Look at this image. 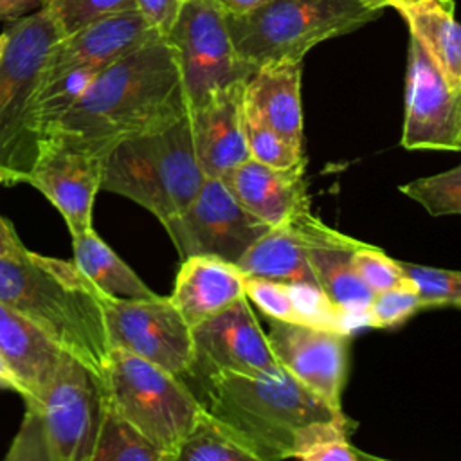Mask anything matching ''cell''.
<instances>
[{
    "label": "cell",
    "mask_w": 461,
    "mask_h": 461,
    "mask_svg": "<svg viewBox=\"0 0 461 461\" xmlns=\"http://www.w3.org/2000/svg\"><path fill=\"white\" fill-rule=\"evenodd\" d=\"M187 113L176 50L157 36L103 67L43 135H59L106 155L115 142Z\"/></svg>",
    "instance_id": "obj_1"
},
{
    "label": "cell",
    "mask_w": 461,
    "mask_h": 461,
    "mask_svg": "<svg viewBox=\"0 0 461 461\" xmlns=\"http://www.w3.org/2000/svg\"><path fill=\"white\" fill-rule=\"evenodd\" d=\"M202 384L203 409L265 461L294 459L321 439L348 436L355 425L286 371L279 376L216 373Z\"/></svg>",
    "instance_id": "obj_2"
},
{
    "label": "cell",
    "mask_w": 461,
    "mask_h": 461,
    "mask_svg": "<svg viewBox=\"0 0 461 461\" xmlns=\"http://www.w3.org/2000/svg\"><path fill=\"white\" fill-rule=\"evenodd\" d=\"M97 294L72 261L29 249L16 258H0V303L101 378L110 344Z\"/></svg>",
    "instance_id": "obj_3"
},
{
    "label": "cell",
    "mask_w": 461,
    "mask_h": 461,
    "mask_svg": "<svg viewBox=\"0 0 461 461\" xmlns=\"http://www.w3.org/2000/svg\"><path fill=\"white\" fill-rule=\"evenodd\" d=\"M203 182L187 113L115 142L104 155L101 189L130 198L162 223L184 211Z\"/></svg>",
    "instance_id": "obj_4"
},
{
    "label": "cell",
    "mask_w": 461,
    "mask_h": 461,
    "mask_svg": "<svg viewBox=\"0 0 461 461\" xmlns=\"http://www.w3.org/2000/svg\"><path fill=\"white\" fill-rule=\"evenodd\" d=\"M0 56V184L25 182L36 162L43 130L36 113V92L45 61L65 36L40 7L16 18L7 29Z\"/></svg>",
    "instance_id": "obj_5"
},
{
    "label": "cell",
    "mask_w": 461,
    "mask_h": 461,
    "mask_svg": "<svg viewBox=\"0 0 461 461\" xmlns=\"http://www.w3.org/2000/svg\"><path fill=\"white\" fill-rule=\"evenodd\" d=\"M380 13L364 0H265L225 18L238 58L254 72L270 61H303L317 43L353 32Z\"/></svg>",
    "instance_id": "obj_6"
},
{
    "label": "cell",
    "mask_w": 461,
    "mask_h": 461,
    "mask_svg": "<svg viewBox=\"0 0 461 461\" xmlns=\"http://www.w3.org/2000/svg\"><path fill=\"white\" fill-rule=\"evenodd\" d=\"M101 382L113 412L166 452L175 450L203 412L182 376L122 349H110Z\"/></svg>",
    "instance_id": "obj_7"
},
{
    "label": "cell",
    "mask_w": 461,
    "mask_h": 461,
    "mask_svg": "<svg viewBox=\"0 0 461 461\" xmlns=\"http://www.w3.org/2000/svg\"><path fill=\"white\" fill-rule=\"evenodd\" d=\"M225 14L214 0H185L164 36L176 50L189 112L220 88L252 74L232 47Z\"/></svg>",
    "instance_id": "obj_8"
},
{
    "label": "cell",
    "mask_w": 461,
    "mask_h": 461,
    "mask_svg": "<svg viewBox=\"0 0 461 461\" xmlns=\"http://www.w3.org/2000/svg\"><path fill=\"white\" fill-rule=\"evenodd\" d=\"M110 349L128 351L184 376L194 364L193 328L173 301L162 295L117 299L97 294Z\"/></svg>",
    "instance_id": "obj_9"
},
{
    "label": "cell",
    "mask_w": 461,
    "mask_h": 461,
    "mask_svg": "<svg viewBox=\"0 0 461 461\" xmlns=\"http://www.w3.org/2000/svg\"><path fill=\"white\" fill-rule=\"evenodd\" d=\"M56 461H88L103 423L106 396L101 378L63 351L36 403Z\"/></svg>",
    "instance_id": "obj_10"
},
{
    "label": "cell",
    "mask_w": 461,
    "mask_h": 461,
    "mask_svg": "<svg viewBox=\"0 0 461 461\" xmlns=\"http://www.w3.org/2000/svg\"><path fill=\"white\" fill-rule=\"evenodd\" d=\"M162 225L180 259L212 256L234 265L270 229L243 209L220 178H205L191 203Z\"/></svg>",
    "instance_id": "obj_11"
},
{
    "label": "cell",
    "mask_w": 461,
    "mask_h": 461,
    "mask_svg": "<svg viewBox=\"0 0 461 461\" xmlns=\"http://www.w3.org/2000/svg\"><path fill=\"white\" fill-rule=\"evenodd\" d=\"M194 364L189 375L202 382L216 373L243 376H279L276 360L247 297L193 328Z\"/></svg>",
    "instance_id": "obj_12"
},
{
    "label": "cell",
    "mask_w": 461,
    "mask_h": 461,
    "mask_svg": "<svg viewBox=\"0 0 461 461\" xmlns=\"http://www.w3.org/2000/svg\"><path fill=\"white\" fill-rule=\"evenodd\" d=\"M400 144L405 149L461 148V90L452 88L416 38H409L405 117Z\"/></svg>",
    "instance_id": "obj_13"
},
{
    "label": "cell",
    "mask_w": 461,
    "mask_h": 461,
    "mask_svg": "<svg viewBox=\"0 0 461 461\" xmlns=\"http://www.w3.org/2000/svg\"><path fill=\"white\" fill-rule=\"evenodd\" d=\"M104 153L47 133L41 139L27 184L36 187L63 216L70 236L92 227L95 194L101 191Z\"/></svg>",
    "instance_id": "obj_14"
},
{
    "label": "cell",
    "mask_w": 461,
    "mask_h": 461,
    "mask_svg": "<svg viewBox=\"0 0 461 461\" xmlns=\"http://www.w3.org/2000/svg\"><path fill=\"white\" fill-rule=\"evenodd\" d=\"M267 339L283 371L328 405L342 409L349 335L272 321Z\"/></svg>",
    "instance_id": "obj_15"
},
{
    "label": "cell",
    "mask_w": 461,
    "mask_h": 461,
    "mask_svg": "<svg viewBox=\"0 0 461 461\" xmlns=\"http://www.w3.org/2000/svg\"><path fill=\"white\" fill-rule=\"evenodd\" d=\"M299 232L317 286L348 319L353 330L366 326V310L373 294L357 276L351 258L358 240L328 227L310 209L288 220Z\"/></svg>",
    "instance_id": "obj_16"
},
{
    "label": "cell",
    "mask_w": 461,
    "mask_h": 461,
    "mask_svg": "<svg viewBox=\"0 0 461 461\" xmlns=\"http://www.w3.org/2000/svg\"><path fill=\"white\" fill-rule=\"evenodd\" d=\"M160 36L137 9H128L97 18L63 36L50 50L40 86L61 74L81 68H103L135 47ZM38 86V88H40Z\"/></svg>",
    "instance_id": "obj_17"
},
{
    "label": "cell",
    "mask_w": 461,
    "mask_h": 461,
    "mask_svg": "<svg viewBox=\"0 0 461 461\" xmlns=\"http://www.w3.org/2000/svg\"><path fill=\"white\" fill-rule=\"evenodd\" d=\"M245 81L220 88L189 112L193 148L205 178H221L229 169L250 158L243 130Z\"/></svg>",
    "instance_id": "obj_18"
},
{
    "label": "cell",
    "mask_w": 461,
    "mask_h": 461,
    "mask_svg": "<svg viewBox=\"0 0 461 461\" xmlns=\"http://www.w3.org/2000/svg\"><path fill=\"white\" fill-rule=\"evenodd\" d=\"M304 167L306 160L288 169H276L247 158L220 180L243 209L274 227L310 209Z\"/></svg>",
    "instance_id": "obj_19"
},
{
    "label": "cell",
    "mask_w": 461,
    "mask_h": 461,
    "mask_svg": "<svg viewBox=\"0 0 461 461\" xmlns=\"http://www.w3.org/2000/svg\"><path fill=\"white\" fill-rule=\"evenodd\" d=\"M243 283L245 274L238 265L212 256H191L182 259L169 299L194 328L245 297Z\"/></svg>",
    "instance_id": "obj_20"
},
{
    "label": "cell",
    "mask_w": 461,
    "mask_h": 461,
    "mask_svg": "<svg viewBox=\"0 0 461 461\" xmlns=\"http://www.w3.org/2000/svg\"><path fill=\"white\" fill-rule=\"evenodd\" d=\"M303 61H270L245 81L243 108L256 113L294 148L303 149Z\"/></svg>",
    "instance_id": "obj_21"
},
{
    "label": "cell",
    "mask_w": 461,
    "mask_h": 461,
    "mask_svg": "<svg viewBox=\"0 0 461 461\" xmlns=\"http://www.w3.org/2000/svg\"><path fill=\"white\" fill-rule=\"evenodd\" d=\"M0 355L27 391L25 403H36L52 380L63 349L40 328L0 303Z\"/></svg>",
    "instance_id": "obj_22"
},
{
    "label": "cell",
    "mask_w": 461,
    "mask_h": 461,
    "mask_svg": "<svg viewBox=\"0 0 461 461\" xmlns=\"http://www.w3.org/2000/svg\"><path fill=\"white\" fill-rule=\"evenodd\" d=\"M394 9L447 83L461 90V27L454 0H411Z\"/></svg>",
    "instance_id": "obj_23"
},
{
    "label": "cell",
    "mask_w": 461,
    "mask_h": 461,
    "mask_svg": "<svg viewBox=\"0 0 461 461\" xmlns=\"http://www.w3.org/2000/svg\"><path fill=\"white\" fill-rule=\"evenodd\" d=\"M236 265L247 277L317 286L304 243L290 221L270 227L249 247Z\"/></svg>",
    "instance_id": "obj_24"
},
{
    "label": "cell",
    "mask_w": 461,
    "mask_h": 461,
    "mask_svg": "<svg viewBox=\"0 0 461 461\" xmlns=\"http://www.w3.org/2000/svg\"><path fill=\"white\" fill-rule=\"evenodd\" d=\"M72 263L104 295L117 299H148L157 295L94 230L72 236Z\"/></svg>",
    "instance_id": "obj_25"
},
{
    "label": "cell",
    "mask_w": 461,
    "mask_h": 461,
    "mask_svg": "<svg viewBox=\"0 0 461 461\" xmlns=\"http://www.w3.org/2000/svg\"><path fill=\"white\" fill-rule=\"evenodd\" d=\"M171 454L173 461H265L205 409Z\"/></svg>",
    "instance_id": "obj_26"
},
{
    "label": "cell",
    "mask_w": 461,
    "mask_h": 461,
    "mask_svg": "<svg viewBox=\"0 0 461 461\" xmlns=\"http://www.w3.org/2000/svg\"><path fill=\"white\" fill-rule=\"evenodd\" d=\"M88 461H173V454L148 441L106 403Z\"/></svg>",
    "instance_id": "obj_27"
},
{
    "label": "cell",
    "mask_w": 461,
    "mask_h": 461,
    "mask_svg": "<svg viewBox=\"0 0 461 461\" xmlns=\"http://www.w3.org/2000/svg\"><path fill=\"white\" fill-rule=\"evenodd\" d=\"M400 270L414 288L421 310L461 304V274L457 270L425 267L407 261H398Z\"/></svg>",
    "instance_id": "obj_28"
},
{
    "label": "cell",
    "mask_w": 461,
    "mask_h": 461,
    "mask_svg": "<svg viewBox=\"0 0 461 461\" xmlns=\"http://www.w3.org/2000/svg\"><path fill=\"white\" fill-rule=\"evenodd\" d=\"M243 130L249 157L276 169H288L304 162L303 149L294 148L277 131L265 124L256 113L243 108Z\"/></svg>",
    "instance_id": "obj_29"
},
{
    "label": "cell",
    "mask_w": 461,
    "mask_h": 461,
    "mask_svg": "<svg viewBox=\"0 0 461 461\" xmlns=\"http://www.w3.org/2000/svg\"><path fill=\"white\" fill-rule=\"evenodd\" d=\"M400 191L421 203L432 216L461 212V167L454 166L443 173L416 178L400 185Z\"/></svg>",
    "instance_id": "obj_30"
},
{
    "label": "cell",
    "mask_w": 461,
    "mask_h": 461,
    "mask_svg": "<svg viewBox=\"0 0 461 461\" xmlns=\"http://www.w3.org/2000/svg\"><path fill=\"white\" fill-rule=\"evenodd\" d=\"M41 7L56 20V23L67 36L97 18L135 9V2L133 0H43Z\"/></svg>",
    "instance_id": "obj_31"
},
{
    "label": "cell",
    "mask_w": 461,
    "mask_h": 461,
    "mask_svg": "<svg viewBox=\"0 0 461 461\" xmlns=\"http://www.w3.org/2000/svg\"><path fill=\"white\" fill-rule=\"evenodd\" d=\"M353 268L366 288L375 295L389 288L403 286L405 281L396 259L389 258L382 249L358 241L353 258Z\"/></svg>",
    "instance_id": "obj_32"
},
{
    "label": "cell",
    "mask_w": 461,
    "mask_h": 461,
    "mask_svg": "<svg viewBox=\"0 0 461 461\" xmlns=\"http://www.w3.org/2000/svg\"><path fill=\"white\" fill-rule=\"evenodd\" d=\"M243 288H245V297L249 299V303L258 306L259 312L263 315H267L270 321L286 322V324H301V317L295 308L288 283L245 276Z\"/></svg>",
    "instance_id": "obj_33"
},
{
    "label": "cell",
    "mask_w": 461,
    "mask_h": 461,
    "mask_svg": "<svg viewBox=\"0 0 461 461\" xmlns=\"http://www.w3.org/2000/svg\"><path fill=\"white\" fill-rule=\"evenodd\" d=\"M420 301L414 288L407 283L403 286L389 288L380 294H375L367 310H366V326L369 328H394L411 319L420 312Z\"/></svg>",
    "instance_id": "obj_34"
},
{
    "label": "cell",
    "mask_w": 461,
    "mask_h": 461,
    "mask_svg": "<svg viewBox=\"0 0 461 461\" xmlns=\"http://www.w3.org/2000/svg\"><path fill=\"white\" fill-rule=\"evenodd\" d=\"M4 461H56L38 409L25 403V414Z\"/></svg>",
    "instance_id": "obj_35"
},
{
    "label": "cell",
    "mask_w": 461,
    "mask_h": 461,
    "mask_svg": "<svg viewBox=\"0 0 461 461\" xmlns=\"http://www.w3.org/2000/svg\"><path fill=\"white\" fill-rule=\"evenodd\" d=\"M294 459L295 461H364V456L348 441V436H335L306 447Z\"/></svg>",
    "instance_id": "obj_36"
},
{
    "label": "cell",
    "mask_w": 461,
    "mask_h": 461,
    "mask_svg": "<svg viewBox=\"0 0 461 461\" xmlns=\"http://www.w3.org/2000/svg\"><path fill=\"white\" fill-rule=\"evenodd\" d=\"M135 9L160 36H166L173 27L175 20L185 0H133Z\"/></svg>",
    "instance_id": "obj_37"
},
{
    "label": "cell",
    "mask_w": 461,
    "mask_h": 461,
    "mask_svg": "<svg viewBox=\"0 0 461 461\" xmlns=\"http://www.w3.org/2000/svg\"><path fill=\"white\" fill-rule=\"evenodd\" d=\"M25 250L27 247L18 238L13 223L0 214V258H16Z\"/></svg>",
    "instance_id": "obj_38"
},
{
    "label": "cell",
    "mask_w": 461,
    "mask_h": 461,
    "mask_svg": "<svg viewBox=\"0 0 461 461\" xmlns=\"http://www.w3.org/2000/svg\"><path fill=\"white\" fill-rule=\"evenodd\" d=\"M41 4L43 0H0V20H16Z\"/></svg>",
    "instance_id": "obj_39"
},
{
    "label": "cell",
    "mask_w": 461,
    "mask_h": 461,
    "mask_svg": "<svg viewBox=\"0 0 461 461\" xmlns=\"http://www.w3.org/2000/svg\"><path fill=\"white\" fill-rule=\"evenodd\" d=\"M0 389H9L18 393L23 400L27 398V391L16 373L11 369V366L5 362V358L0 355Z\"/></svg>",
    "instance_id": "obj_40"
},
{
    "label": "cell",
    "mask_w": 461,
    "mask_h": 461,
    "mask_svg": "<svg viewBox=\"0 0 461 461\" xmlns=\"http://www.w3.org/2000/svg\"><path fill=\"white\" fill-rule=\"evenodd\" d=\"M227 14H241L247 13L250 9H254L256 5L263 4L265 0H214Z\"/></svg>",
    "instance_id": "obj_41"
},
{
    "label": "cell",
    "mask_w": 461,
    "mask_h": 461,
    "mask_svg": "<svg viewBox=\"0 0 461 461\" xmlns=\"http://www.w3.org/2000/svg\"><path fill=\"white\" fill-rule=\"evenodd\" d=\"M367 5H371V7H375V9H380V11H384L385 7H396V5H402V4H407V2H411V0H364Z\"/></svg>",
    "instance_id": "obj_42"
},
{
    "label": "cell",
    "mask_w": 461,
    "mask_h": 461,
    "mask_svg": "<svg viewBox=\"0 0 461 461\" xmlns=\"http://www.w3.org/2000/svg\"><path fill=\"white\" fill-rule=\"evenodd\" d=\"M5 41H7V34H5V31L0 34V56H2V52H4V47H5Z\"/></svg>",
    "instance_id": "obj_43"
},
{
    "label": "cell",
    "mask_w": 461,
    "mask_h": 461,
    "mask_svg": "<svg viewBox=\"0 0 461 461\" xmlns=\"http://www.w3.org/2000/svg\"><path fill=\"white\" fill-rule=\"evenodd\" d=\"M366 461H382V459H375V457H371V456L366 454Z\"/></svg>",
    "instance_id": "obj_44"
},
{
    "label": "cell",
    "mask_w": 461,
    "mask_h": 461,
    "mask_svg": "<svg viewBox=\"0 0 461 461\" xmlns=\"http://www.w3.org/2000/svg\"><path fill=\"white\" fill-rule=\"evenodd\" d=\"M362 456H364V461H366V454L364 452H362Z\"/></svg>",
    "instance_id": "obj_45"
}]
</instances>
